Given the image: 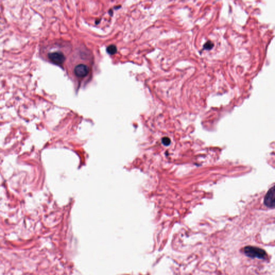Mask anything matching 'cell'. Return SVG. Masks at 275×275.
Wrapping results in <instances>:
<instances>
[{
	"mask_svg": "<svg viewBox=\"0 0 275 275\" xmlns=\"http://www.w3.org/2000/svg\"><path fill=\"white\" fill-rule=\"evenodd\" d=\"M244 253L246 256L251 258L266 259L267 253L264 250L254 246H246L244 248Z\"/></svg>",
	"mask_w": 275,
	"mask_h": 275,
	"instance_id": "cell-1",
	"label": "cell"
},
{
	"mask_svg": "<svg viewBox=\"0 0 275 275\" xmlns=\"http://www.w3.org/2000/svg\"><path fill=\"white\" fill-rule=\"evenodd\" d=\"M48 58L52 63L56 65H61L65 62L66 57L61 51H54L48 54Z\"/></svg>",
	"mask_w": 275,
	"mask_h": 275,
	"instance_id": "cell-2",
	"label": "cell"
},
{
	"mask_svg": "<svg viewBox=\"0 0 275 275\" xmlns=\"http://www.w3.org/2000/svg\"><path fill=\"white\" fill-rule=\"evenodd\" d=\"M264 203L268 207H275V185L268 191L264 197Z\"/></svg>",
	"mask_w": 275,
	"mask_h": 275,
	"instance_id": "cell-3",
	"label": "cell"
},
{
	"mask_svg": "<svg viewBox=\"0 0 275 275\" xmlns=\"http://www.w3.org/2000/svg\"><path fill=\"white\" fill-rule=\"evenodd\" d=\"M90 72V68L87 65L83 63L79 64L75 67L74 73L78 77H84L88 75Z\"/></svg>",
	"mask_w": 275,
	"mask_h": 275,
	"instance_id": "cell-4",
	"label": "cell"
},
{
	"mask_svg": "<svg viewBox=\"0 0 275 275\" xmlns=\"http://www.w3.org/2000/svg\"><path fill=\"white\" fill-rule=\"evenodd\" d=\"M106 51L110 55H114L117 51V49L115 45H111L108 46L106 48Z\"/></svg>",
	"mask_w": 275,
	"mask_h": 275,
	"instance_id": "cell-5",
	"label": "cell"
},
{
	"mask_svg": "<svg viewBox=\"0 0 275 275\" xmlns=\"http://www.w3.org/2000/svg\"><path fill=\"white\" fill-rule=\"evenodd\" d=\"M213 44L212 43L209 41H207V42L206 43L205 45H204V48L205 50H209L213 48Z\"/></svg>",
	"mask_w": 275,
	"mask_h": 275,
	"instance_id": "cell-6",
	"label": "cell"
},
{
	"mask_svg": "<svg viewBox=\"0 0 275 275\" xmlns=\"http://www.w3.org/2000/svg\"><path fill=\"white\" fill-rule=\"evenodd\" d=\"M162 142L165 146H169V144L170 143V140L168 137H164L162 138Z\"/></svg>",
	"mask_w": 275,
	"mask_h": 275,
	"instance_id": "cell-7",
	"label": "cell"
}]
</instances>
